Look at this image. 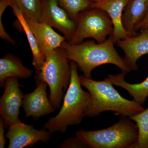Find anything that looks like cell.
Masks as SVG:
<instances>
[{
	"label": "cell",
	"instance_id": "7402d4cb",
	"mask_svg": "<svg viewBox=\"0 0 148 148\" xmlns=\"http://www.w3.org/2000/svg\"><path fill=\"white\" fill-rule=\"evenodd\" d=\"M4 122L2 117L0 118V148L5 147L6 139L5 134Z\"/></svg>",
	"mask_w": 148,
	"mask_h": 148
},
{
	"label": "cell",
	"instance_id": "603a6c76",
	"mask_svg": "<svg viewBox=\"0 0 148 148\" xmlns=\"http://www.w3.org/2000/svg\"><path fill=\"white\" fill-rule=\"evenodd\" d=\"M148 27V12L145 18L140 23L137 24L135 27V30L136 32L142 31L145 28Z\"/></svg>",
	"mask_w": 148,
	"mask_h": 148
},
{
	"label": "cell",
	"instance_id": "d6986e66",
	"mask_svg": "<svg viewBox=\"0 0 148 148\" xmlns=\"http://www.w3.org/2000/svg\"><path fill=\"white\" fill-rule=\"evenodd\" d=\"M24 16L27 18L39 21L41 11V0H12Z\"/></svg>",
	"mask_w": 148,
	"mask_h": 148
},
{
	"label": "cell",
	"instance_id": "9c48e42d",
	"mask_svg": "<svg viewBox=\"0 0 148 148\" xmlns=\"http://www.w3.org/2000/svg\"><path fill=\"white\" fill-rule=\"evenodd\" d=\"M51 134L45 128L35 129L33 125L25 124L20 121L8 127L5 137L9 140L8 148H22L33 147L39 142L47 143Z\"/></svg>",
	"mask_w": 148,
	"mask_h": 148
},
{
	"label": "cell",
	"instance_id": "5bb4252c",
	"mask_svg": "<svg viewBox=\"0 0 148 148\" xmlns=\"http://www.w3.org/2000/svg\"><path fill=\"white\" fill-rule=\"evenodd\" d=\"M123 14V26L130 37L139 34L135 27L145 18L148 12V0H130Z\"/></svg>",
	"mask_w": 148,
	"mask_h": 148
},
{
	"label": "cell",
	"instance_id": "e0dca14e",
	"mask_svg": "<svg viewBox=\"0 0 148 148\" xmlns=\"http://www.w3.org/2000/svg\"><path fill=\"white\" fill-rule=\"evenodd\" d=\"M10 6L17 18L18 24L20 25L21 29L25 32L27 36L33 56L32 64L36 70H38L44 64L46 58L42 53L36 38L29 27L23 14L15 4L11 3Z\"/></svg>",
	"mask_w": 148,
	"mask_h": 148
},
{
	"label": "cell",
	"instance_id": "7a4b0ae2",
	"mask_svg": "<svg viewBox=\"0 0 148 148\" xmlns=\"http://www.w3.org/2000/svg\"><path fill=\"white\" fill-rule=\"evenodd\" d=\"M112 35L105 42L95 43L93 40L72 45L65 41L61 46L65 49L70 61H74L88 78L92 79V70L98 66L111 64L122 71L129 73L131 70L114 47Z\"/></svg>",
	"mask_w": 148,
	"mask_h": 148
},
{
	"label": "cell",
	"instance_id": "6da1fadb",
	"mask_svg": "<svg viewBox=\"0 0 148 148\" xmlns=\"http://www.w3.org/2000/svg\"><path fill=\"white\" fill-rule=\"evenodd\" d=\"M79 79L81 85L90 94V105L85 114L86 117L98 116L106 111L130 117L145 110L134 100L130 101L122 97L114 87L108 77L99 81L79 75Z\"/></svg>",
	"mask_w": 148,
	"mask_h": 148
},
{
	"label": "cell",
	"instance_id": "cb8c5ba5",
	"mask_svg": "<svg viewBox=\"0 0 148 148\" xmlns=\"http://www.w3.org/2000/svg\"><path fill=\"white\" fill-rule=\"evenodd\" d=\"M90 1H95V0H90Z\"/></svg>",
	"mask_w": 148,
	"mask_h": 148
},
{
	"label": "cell",
	"instance_id": "5b68a950",
	"mask_svg": "<svg viewBox=\"0 0 148 148\" xmlns=\"http://www.w3.org/2000/svg\"><path fill=\"white\" fill-rule=\"evenodd\" d=\"M121 116L118 122L110 127L96 130L80 129L76 136L89 148H129L138 140V127L128 117Z\"/></svg>",
	"mask_w": 148,
	"mask_h": 148
},
{
	"label": "cell",
	"instance_id": "3957f363",
	"mask_svg": "<svg viewBox=\"0 0 148 148\" xmlns=\"http://www.w3.org/2000/svg\"><path fill=\"white\" fill-rule=\"evenodd\" d=\"M71 76V82L64 98L63 105L57 115L49 119L43 125V128L51 133H65L69 125H77L85 117L90 106L89 92L83 90L78 75L77 66L70 61Z\"/></svg>",
	"mask_w": 148,
	"mask_h": 148
},
{
	"label": "cell",
	"instance_id": "ffe728a7",
	"mask_svg": "<svg viewBox=\"0 0 148 148\" xmlns=\"http://www.w3.org/2000/svg\"><path fill=\"white\" fill-rule=\"evenodd\" d=\"M59 5L69 14L76 23L77 17L80 12L90 8V0H58Z\"/></svg>",
	"mask_w": 148,
	"mask_h": 148
},
{
	"label": "cell",
	"instance_id": "52a82bcc",
	"mask_svg": "<svg viewBox=\"0 0 148 148\" xmlns=\"http://www.w3.org/2000/svg\"><path fill=\"white\" fill-rule=\"evenodd\" d=\"M38 21L57 29L64 35L68 42L76 29V23L59 5L58 0H41V11Z\"/></svg>",
	"mask_w": 148,
	"mask_h": 148
},
{
	"label": "cell",
	"instance_id": "4fadbf2b",
	"mask_svg": "<svg viewBox=\"0 0 148 148\" xmlns=\"http://www.w3.org/2000/svg\"><path fill=\"white\" fill-rule=\"evenodd\" d=\"M130 0H97L92 1L90 8H98L105 11L113 24V39L115 43L128 36L123 26V11Z\"/></svg>",
	"mask_w": 148,
	"mask_h": 148
},
{
	"label": "cell",
	"instance_id": "8fae6325",
	"mask_svg": "<svg viewBox=\"0 0 148 148\" xmlns=\"http://www.w3.org/2000/svg\"><path fill=\"white\" fill-rule=\"evenodd\" d=\"M123 51L124 60L131 71L138 69L137 62L143 56L148 54V27L141 31L135 36H128L116 43Z\"/></svg>",
	"mask_w": 148,
	"mask_h": 148
},
{
	"label": "cell",
	"instance_id": "277c9868",
	"mask_svg": "<svg viewBox=\"0 0 148 148\" xmlns=\"http://www.w3.org/2000/svg\"><path fill=\"white\" fill-rule=\"evenodd\" d=\"M71 70L70 61L65 49L57 48L47 56L40 69L36 70L34 79L36 82L47 84L50 90L49 96L51 105L59 109L71 82Z\"/></svg>",
	"mask_w": 148,
	"mask_h": 148
},
{
	"label": "cell",
	"instance_id": "44dd1931",
	"mask_svg": "<svg viewBox=\"0 0 148 148\" xmlns=\"http://www.w3.org/2000/svg\"><path fill=\"white\" fill-rule=\"evenodd\" d=\"M61 148H89L86 143L80 140L77 137H71L66 139L61 144Z\"/></svg>",
	"mask_w": 148,
	"mask_h": 148
},
{
	"label": "cell",
	"instance_id": "ac0fdd59",
	"mask_svg": "<svg viewBox=\"0 0 148 148\" xmlns=\"http://www.w3.org/2000/svg\"><path fill=\"white\" fill-rule=\"evenodd\" d=\"M138 127V137L129 148H148V108L129 117Z\"/></svg>",
	"mask_w": 148,
	"mask_h": 148
},
{
	"label": "cell",
	"instance_id": "d4e9b609",
	"mask_svg": "<svg viewBox=\"0 0 148 148\" xmlns=\"http://www.w3.org/2000/svg\"><path fill=\"white\" fill-rule=\"evenodd\" d=\"M95 1H97V0H95Z\"/></svg>",
	"mask_w": 148,
	"mask_h": 148
},
{
	"label": "cell",
	"instance_id": "9a60e30c",
	"mask_svg": "<svg viewBox=\"0 0 148 148\" xmlns=\"http://www.w3.org/2000/svg\"><path fill=\"white\" fill-rule=\"evenodd\" d=\"M33 71L23 65L20 59L12 54H6L0 59V85L4 86L6 80L10 77L29 78Z\"/></svg>",
	"mask_w": 148,
	"mask_h": 148
},
{
	"label": "cell",
	"instance_id": "ba28073f",
	"mask_svg": "<svg viewBox=\"0 0 148 148\" xmlns=\"http://www.w3.org/2000/svg\"><path fill=\"white\" fill-rule=\"evenodd\" d=\"M20 86L17 78L10 77L6 80L4 92L0 99V114L5 127L20 121L19 109L24 94Z\"/></svg>",
	"mask_w": 148,
	"mask_h": 148
},
{
	"label": "cell",
	"instance_id": "8992f818",
	"mask_svg": "<svg viewBox=\"0 0 148 148\" xmlns=\"http://www.w3.org/2000/svg\"><path fill=\"white\" fill-rule=\"evenodd\" d=\"M76 29L69 43L72 45L82 42L87 38H92L101 43L107 40V37L112 34L113 24L105 11L98 8H90L79 14Z\"/></svg>",
	"mask_w": 148,
	"mask_h": 148
},
{
	"label": "cell",
	"instance_id": "7c38bea8",
	"mask_svg": "<svg viewBox=\"0 0 148 148\" xmlns=\"http://www.w3.org/2000/svg\"><path fill=\"white\" fill-rule=\"evenodd\" d=\"M24 17L45 58L53 50L61 47L66 40L65 37L56 33L49 25Z\"/></svg>",
	"mask_w": 148,
	"mask_h": 148
},
{
	"label": "cell",
	"instance_id": "30bf717a",
	"mask_svg": "<svg viewBox=\"0 0 148 148\" xmlns=\"http://www.w3.org/2000/svg\"><path fill=\"white\" fill-rule=\"evenodd\" d=\"M37 87L33 92L24 94L22 106L27 119L32 116L35 121L41 116L55 112L56 109L47 97V84L43 81L36 82Z\"/></svg>",
	"mask_w": 148,
	"mask_h": 148
},
{
	"label": "cell",
	"instance_id": "2e32d148",
	"mask_svg": "<svg viewBox=\"0 0 148 148\" xmlns=\"http://www.w3.org/2000/svg\"><path fill=\"white\" fill-rule=\"evenodd\" d=\"M127 73L122 71L116 75L110 74L108 77L113 85L126 90L134 101L143 106L148 97V77L140 83L130 84L125 79Z\"/></svg>",
	"mask_w": 148,
	"mask_h": 148
}]
</instances>
